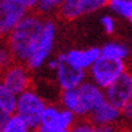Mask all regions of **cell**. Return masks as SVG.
I'll return each instance as SVG.
<instances>
[{"instance_id":"obj_27","label":"cell","mask_w":132,"mask_h":132,"mask_svg":"<svg viewBox=\"0 0 132 132\" xmlns=\"http://www.w3.org/2000/svg\"><path fill=\"white\" fill-rule=\"evenodd\" d=\"M125 132H129V131H125Z\"/></svg>"},{"instance_id":"obj_1","label":"cell","mask_w":132,"mask_h":132,"mask_svg":"<svg viewBox=\"0 0 132 132\" xmlns=\"http://www.w3.org/2000/svg\"><path fill=\"white\" fill-rule=\"evenodd\" d=\"M45 26L40 14H27L5 37V45L11 50L15 61L24 62L35 50Z\"/></svg>"},{"instance_id":"obj_14","label":"cell","mask_w":132,"mask_h":132,"mask_svg":"<svg viewBox=\"0 0 132 132\" xmlns=\"http://www.w3.org/2000/svg\"><path fill=\"white\" fill-rule=\"evenodd\" d=\"M18 94L0 84V120H4L16 113Z\"/></svg>"},{"instance_id":"obj_10","label":"cell","mask_w":132,"mask_h":132,"mask_svg":"<svg viewBox=\"0 0 132 132\" xmlns=\"http://www.w3.org/2000/svg\"><path fill=\"white\" fill-rule=\"evenodd\" d=\"M104 92L105 98L121 109L132 100V74L125 70L115 82L104 89Z\"/></svg>"},{"instance_id":"obj_24","label":"cell","mask_w":132,"mask_h":132,"mask_svg":"<svg viewBox=\"0 0 132 132\" xmlns=\"http://www.w3.org/2000/svg\"><path fill=\"white\" fill-rule=\"evenodd\" d=\"M45 66L54 73V70H55V69H57V66H58V58H49V61L46 62Z\"/></svg>"},{"instance_id":"obj_11","label":"cell","mask_w":132,"mask_h":132,"mask_svg":"<svg viewBox=\"0 0 132 132\" xmlns=\"http://www.w3.org/2000/svg\"><path fill=\"white\" fill-rule=\"evenodd\" d=\"M27 11L28 10L26 7L12 0H0V34L7 37L28 14Z\"/></svg>"},{"instance_id":"obj_4","label":"cell","mask_w":132,"mask_h":132,"mask_svg":"<svg viewBox=\"0 0 132 132\" xmlns=\"http://www.w3.org/2000/svg\"><path fill=\"white\" fill-rule=\"evenodd\" d=\"M88 71L89 80L100 88L106 89L125 71V62L123 59H115L101 54Z\"/></svg>"},{"instance_id":"obj_23","label":"cell","mask_w":132,"mask_h":132,"mask_svg":"<svg viewBox=\"0 0 132 132\" xmlns=\"http://www.w3.org/2000/svg\"><path fill=\"white\" fill-rule=\"evenodd\" d=\"M12 2H15L18 4H22L23 7H26L27 10L37 7V4H38V0H12Z\"/></svg>"},{"instance_id":"obj_22","label":"cell","mask_w":132,"mask_h":132,"mask_svg":"<svg viewBox=\"0 0 132 132\" xmlns=\"http://www.w3.org/2000/svg\"><path fill=\"white\" fill-rule=\"evenodd\" d=\"M121 117L128 123H132V100L121 108Z\"/></svg>"},{"instance_id":"obj_12","label":"cell","mask_w":132,"mask_h":132,"mask_svg":"<svg viewBox=\"0 0 132 132\" xmlns=\"http://www.w3.org/2000/svg\"><path fill=\"white\" fill-rule=\"evenodd\" d=\"M68 63L81 70H89L90 66L101 55V47H88V49H71L59 54Z\"/></svg>"},{"instance_id":"obj_9","label":"cell","mask_w":132,"mask_h":132,"mask_svg":"<svg viewBox=\"0 0 132 132\" xmlns=\"http://www.w3.org/2000/svg\"><path fill=\"white\" fill-rule=\"evenodd\" d=\"M57 58H58V66L54 70V80H55V85L61 90L74 89L77 86H80L84 81H86L85 70L71 66L61 55H58Z\"/></svg>"},{"instance_id":"obj_13","label":"cell","mask_w":132,"mask_h":132,"mask_svg":"<svg viewBox=\"0 0 132 132\" xmlns=\"http://www.w3.org/2000/svg\"><path fill=\"white\" fill-rule=\"evenodd\" d=\"M120 117H121V109L108 100H104L92 111L88 120L96 125H116Z\"/></svg>"},{"instance_id":"obj_2","label":"cell","mask_w":132,"mask_h":132,"mask_svg":"<svg viewBox=\"0 0 132 132\" xmlns=\"http://www.w3.org/2000/svg\"><path fill=\"white\" fill-rule=\"evenodd\" d=\"M104 100H106L104 89L90 80L84 81L74 89L61 90L59 93V104L80 119H88L92 111Z\"/></svg>"},{"instance_id":"obj_3","label":"cell","mask_w":132,"mask_h":132,"mask_svg":"<svg viewBox=\"0 0 132 132\" xmlns=\"http://www.w3.org/2000/svg\"><path fill=\"white\" fill-rule=\"evenodd\" d=\"M46 105L47 103L43 96L37 89L28 88L27 90L18 94L16 115H19L30 125V128L35 131L40 124V116Z\"/></svg>"},{"instance_id":"obj_5","label":"cell","mask_w":132,"mask_h":132,"mask_svg":"<svg viewBox=\"0 0 132 132\" xmlns=\"http://www.w3.org/2000/svg\"><path fill=\"white\" fill-rule=\"evenodd\" d=\"M57 38V26L54 20L45 19V26L42 30V34L38 39V43L35 46V50L26 61V65L30 70H39L46 65L53 53L54 43Z\"/></svg>"},{"instance_id":"obj_7","label":"cell","mask_w":132,"mask_h":132,"mask_svg":"<svg viewBox=\"0 0 132 132\" xmlns=\"http://www.w3.org/2000/svg\"><path fill=\"white\" fill-rule=\"evenodd\" d=\"M32 78H31V70L24 62L15 61L10 66L3 69L2 74V85L7 89L12 90L16 94H20L22 92L31 88Z\"/></svg>"},{"instance_id":"obj_6","label":"cell","mask_w":132,"mask_h":132,"mask_svg":"<svg viewBox=\"0 0 132 132\" xmlns=\"http://www.w3.org/2000/svg\"><path fill=\"white\" fill-rule=\"evenodd\" d=\"M77 116L61 104H47L40 116V129L46 132H70Z\"/></svg>"},{"instance_id":"obj_16","label":"cell","mask_w":132,"mask_h":132,"mask_svg":"<svg viewBox=\"0 0 132 132\" xmlns=\"http://www.w3.org/2000/svg\"><path fill=\"white\" fill-rule=\"evenodd\" d=\"M32 129L19 115H12L0 120V132H31Z\"/></svg>"},{"instance_id":"obj_8","label":"cell","mask_w":132,"mask_h":132,"mask_svg":"<svg viewBox=\"0 0 132 132\" xmlns=\"http://www.w3.org/2000/svg\"><path fill=\"white\" fill-rule=\"evenodd\" d=\"M108 7V0H63L58 10L63 20H76L85 15L97 12L98 10Z\"/></svg>"},{"instance_id":"obj_25","label":"cell","mask_w":132,"mask_h":132,"mask_svg":"<svg viewBox=\"0 0 132 132\" xmlns=\"http://www.w3.org/2000/svg\"><path fill=\"white\" fill-rule=\"evenodd\" d=\"M34 132H46V131H43V129H40V128H37Z\"/></svg>"},{"instance_id":"obj_18","label":"cell","mask_w":132,"mask_h":132,"mask_svg":"<svg viewBox=\"0 0 132 132\" xmlns=\"http://www.w3.org/2000/svg\"><path fill=\"white\" fill-rule=\"evenodd\" d=\"M108 8L113 14L128 19L132 15V0H108Z\"/></svg>"},{"instance_id":"obj_21","label":"cell","mask_w":132,"mask_h":132,"mask_svg":"<svg viewBox=\"0 0 132 132\" xmlns=\"http://www.w3.org/2000/svg\"><path fill=\"white\" fill-rule=\"evenodd\" d=\"M14 62H15V58L12 55V53H11V50L7 46L2 47V50H0V66L4 69V68H7V66H10Z\"/></svg>"},{"instance_id":"obj_20","label":"cell","mask_w":132,"mask_h":132,"mask_svg":"<svg viewBox=\"0 0 132 132\" xmlns=\"http://www.w3.org/2000/svg\"><path fill=\"white\" fill-rule=\"evenodd\" d=\"M100 24L105 34H113L116 30V20L112 15H103L100 18Z\"/></svg>"},{"instance_id":"obj_17","label":"cell","mask_w":132,"mask_h":132,"mask_svg":"<svg viewBox=\"0 0 132 132\" xmlns=\"http://www.w3.org/2000/svg\"><path fill=\"white\" fill-rule=\"evenodd\" d=\"M70 132H119L116 125H96L89 120L76 121Z\"/></svg>"},{"instance_id":"obj_15","label":"cell","mask_w":132,"mask_h":132,"mask_svg":"<svg viewBox=\"0 0 132 132\" xmlns=\"http://www.w3.org/2000/svg\"><path fill=\"white\" fill-rule=\"evenodd\" d=\"M101 54L115 59H125L129 55V49L128 46L123 43V42H117V40H109L105 45L101 46Z\"/></svg>"},{"instance_id":"obj_26","label":"cell","mask_w":132,"mask_h":132,"mask_svg":"<svg viewBox=\"0 0 132 132\" xmlns=\"http://www.w3.org/2000/svg\"><path fill=\"white\" fill-rule=\"evenodd\" d=\"M128 20H129V23H131V24H132V15H131V16L128 18Z\"/></svg>"},{"instance_id":"obj_19","label":"cell","mask_w":132,"mask_h":132,"mask_svg":"<svg viewBox=\"0 0 132 132\" xmlns=\"http://www.w3.org/2000/svg\"><path fill=\"white\" fill-rule=\"evenodd\" d=\"M63 0H38L37 10L40 15H49L59 10Z\"/></svg>"}]
</instances>
